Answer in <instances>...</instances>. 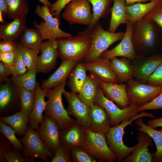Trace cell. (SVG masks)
<instances>
[{
	"label": "cell",
	"mask_w": 162,
	"mask_h": 162,
	"mask_svg": "<svg viewBox=\"0 0 162 162\" xmlns=\"http://www.w3.org/2000/svg\"><path fill=\"white\" fill-rule=\"evenodd\" d=\"M132 38L137 56L160 54L162 48V31L152 20L142 17L137 20L134 25Z\"/></svg>",
	"instance_id": "obj_1"
},
{
	"label": "cell",
	"mask_w": 162,
	"mask_h": 162,
	"mask_svg": "<svg viewBox=\"0 0 162 162\" xmlns=\"http://www.w3.org/2000/svg\"><path fill=\"white\" fill-rule=\"evenodd\" d=\"M58 57L63 60L81 61L89 51L92 42L91 29L88 27L78 32L75 36L56 38Z\"/></svg>",
	"instance_id": "obj_2"
},
{
	"label": "cell",
	"mask_w": 162,
	"mask_h": 162,
	"mask_svg": "<svg viewBox=\"0 0 162 162\" xmlns=\"http://www.w3.org/2000/svg\"><path fill=\"white\" fill-rule=\"evenodd\" d=\"M68 79L46 92L47 100L45 114L54 119L57 122L60 130L71 126L75 122L69 116L64 108L62 100V96L65 90Z\"/></svg>",
	"instance_id": "obj_3"
},
{
	"label": "cell",
	"mask_w": 162,
	"mask_h": 162,
	"mask_svg": "<svg viewBox=\"0 0 162 162\" xmlns=\"http://www.w3.org/2000/svg\"><path fill=\"white\" fill-rule=\"evenodd\" d=\"M90 28L92 42L90 49L82 60L84 63L95 62L101 58L102 53L112 44L122 39L125 32L112 33L105 30L98 22Z\"/></svg>",
	"instance_id": "obj_4"
},
{
	"label": "cell",
	"mask_w": 162,
	"mask_h": 162,
	"mask_svg": "<svg viewBox=\"0 0 162 162\" xmlns=\"http://www.w3.org/2000/svg\"><path fill=\"white\" fill-rule=\"evenodd\" d=\"M144 117L156 118L152 114L142 111L132 119L124 121L116 126L111 127L105 134L107 143L111 150L116 155L117 161L123 162L136 147V145L132 147H128L124 143L123 137L124 133V129L128 125H131L134 120Z\"/></svg>",
	"instance_id": "obj_5"
},
{
	"label": "cell",
	"mask_w": 162,
	"mask_h": 162,
	"mask_svg": "<svg viewBox=\"0 0 162 162\" xmlns=\"http://www.w3.org/2000/svg\"><path fill=\"white\" fill-rule=\"evenodd\" d=\"M21 141L23 146L22 156L29 160L34 162L36 158L44 162L50 161L54 155L44 144L38 132L28 125L26 132Z\"/></svg>",
	"instance_id": "obj_6"
},
{
	"label": "cell",
	"mask_w": 162,
	"mask_h": 162,
	"mask_svg": "<svg viewBox=\"0 0 162 162\" xmlns=\"http://www.w3.org/2000/svg\"><path fill=\"white\" fill-rule=\"evenodd\" d=\"M106 140L105 134L94 132L89 128L86 130L82 146L88 154L99 162L117 161L116 157L109 147Z\"/></svg>",
	"instance_id": "obj_7"
},
{
	"label": "cell",
	"mask_w": 162,
	"mask_h": 162,
	"mask_svg": "<svg viewBox=\"0 0 162 162\" xmlns=\"http://www.w3.org/2000/svg\"><path fill=\"white\" fill-rule=\"evenodd\" d=\"M35 12L44 20V21H41L39 23L36 21L33 23L35 28L40 34L43 40H52L60 38H68L73 36L60 28L61 22L59 18L53 17L50 12L49 8L47 6L38 5L36 8Z\"/></svg>",
	"instance_id": "obj_8"
},
{
	"label": "cell",
	"mask_w": 162,
	"mask_h": 162,
	"mask_svg": "<svg viewBox=\"0 0 162 162\" xmlns=\"http://www.w3.org/2000/svg\"><path fill=\"white\" fill-rule=\"evenodd\" d=\"M94 104L104 108L107 112L110 119L111 127L119 125L126 120H130L139 113L138 106L131 104L126 108L122 109L104 95L100 86L95 97Z\"/></svg>",
	"instance_id": "obj_9"
},
{
	"label": "cell",
	"mask_w": 162,
	"mask_h": 162,
	"mask_svg": "<svg viewBox=\"0 0 162 162\" xmlns=\"http://www.w3.org/2000/svg\"><path fill=\"white\" fill-rule=\"evenodd\" d=\"M126 82L127 94L130 104L138 106L150 102L162 92V87L141 83L133 79Z\"/></svg>",
	"instance_id": "obj_10"
},
{
	"label": "cell",
	"mask_w": 162,
	"mask_h": 162,
	"mask_svg": "<svg viewBox=\"0 0 162 162\" xmlns=\"http://www.w3.org/2000/svg\"><path fill=\"white\" fill-rule=\"evenodd\" d=\"M91 9L87 0H73L66 6L62 16L71 25L78 24L89 27L93 19Z\"/></svg>",
	"instance_id": "obj_11"
},
{
	"label": "cell",
	"mask_w": 162,
	"mask_h": 162,
	"mask_svg": "<svg viewBox=\"0 0 162 162\" xmlns=\"http://www.w3.org/2000/svg\"><path fill=\"white\" fill-rule=\"evenodd\" d=\"M21 111L19 87L8 78L0 83V112L1 116H8Z\"/></svg>",
	"instance_id": "obj_12"
},
{
	"label": "cell",
	"mask_w": 162,
	"mask_h": 162,
	"mask_svg": "<svg viewBox=\"0 0 162 162\" xmlns=\"http://www.w3.org/2000/svg\"><path fill=\"white\" fill-rule=\"evenodd\" d=\"M162 62V54L142 56H137L131 61L133 77L138 82L148 84L151 76Z\"/></svg>",
	"instance_id": "obj_13"
},
{
	"label": "cell",
	"mask_w": 162,
	"mask_h": 162,
	"mask_svg": "<svg viewBox=\"0 0 162 162\" xmlns=\"http://www.w3.org/2000/svg\"><path fill=\"white\" fill-rule=\"evenodd\" d=\"M60 130L54 119L45 114L43 115L38 132L45 145L54 155L60 144Z\"/></svg>",
	"instance_id": "obj_14"
},
{
	"label": "cell",
	"mask_w": 162,
	"mask_h": 162,
	"mask_svg": "<svg viewBox=\"0 0 162 162\" xmlns=\"http://www.w3.org/2000/svg\"><path fill=\"white\" fill-rule=\"evenodd\" d=\"M124 35L120 42L110 50H106L102 54L101 58L106 60L118 56L126 57L131 61L137 55L135 50L132 38L134 25L128 22Z\"/></svg>",
	"instance_id": "obj_15"
},
{
	"label": "cell",
	"mask_w": 162,
	"mask_h": 162,
	"mask_svg": "<svg viewBox=\"0 0 162 162\" xmlns=\"http://www.w3.org/2000/svg\"><path fill=\"white\" fill-rule=\"evenodd\" d=\"M36 69L39 73H48L55 68L58 57L56 39L42 42Z\"/></svg>",
	"instance_id": "obj_16"
},
{
	"label": "cell",
	"mask_w": 162,
	"mask_h": 162,
	"mask_svg": "<svg viewBox=\"0 0 162 162\" xmlns=\"http://www.w3.org/2000/svg\"><path fill=\"white\" fill-rule=\"evenodd\" d=\"M63 94L68 104L67 109L68 114L75 117L76 120L86 129L90 128L89 113L90 107L80 100L76 93L65 90Z\"/></svg>",
	"instance_id": "obj_17"
},
{
	"label": "cell",
	"mask_w": 162,
	"mask_h": 162,
	"mask_svg": "<svg viewBox=\"0 0 162 162\" xmlns=\"http://www.w3.org/2000/svg\"><path fill=\"white\" fill-rule=\"evenodd\" d=\"M138 143L133 152L123 161L124 162H153V154L148 147L153 145V140L147 133L139 131L136 137Z\"/></svg>",
	"instance_id": "obj_18"
},
{
	"label": "cell",
	"mask_w": 162,
	"mask_h": 162,
	"mask_svg": "<svg viewBox=\"0 0 162 162\" xmlns=\"http://www.w3.org/2000/svg\"><path fill=\"white\" fill-rule=\"evenodd\" d=\"M104 95L122 109L130 105L126 92V82L118 84L104 82L96 77Z\"/></svg>",
	"instance_id": "obj_19"
},
{
	"label": "cell",
	"mask_w": 162,
	"mask_h": 162,
	"mask_svg": "<svg viewBox=\"0 0 162 162\" xmlns=\"http://www.w3.org/2000/svg\"><path fill=\"white\" fill-rule=\"evenodd\" d=\"M86 130L76 120L73 124L60 131V143L69 150L82 146L84 142Z\"/></svg>",
	"instance_id": "obj_20"
},
{
	"label": "cell",
	"mask_w": 162,
	"mask_h": 162,
	"mask_svg": "<svg viewBox=\"0 0 162 162\" xmlns=\"http://www.w3.org/2000/svg\"><path fill=\"white\" fill-rule=\"evenodd\" d=\"M84 63L86 70L101 81L115 84L118 82V78L110 67V60L101 58L95 62Z\"/></svg>",
	"instance_id": "obj_21"
},
{
	"label": "cell",
	"mask_w": 162,
	"mask_h": 162,
	"mask_svg": "<svg viewBox=\"0 0 162 162\" xmlns=\"http://www.w3.org/2000/svg\"><path fill=\"white\" fill-rule=\"evenodd\" d=\"M89 116L92 131L105 134L111 127L109 116L103 107L94 104L90 107Z\"/></svg>",
	"instance_id": "obj_22"
},
{
	"label": "cell",
	"mask_w": 162,
	"mask_h": 162,
	"mask_svg": "<svg viewBox=\"0 0 162 162\" xmlns=\"http://www.w3.org/2000/svg\"><path fill=\"white\" fill-rule=\"evenodd\" d=\"M80 61L63 60L57 69L47 79L43 80L40 87L42 89H51L67 79L72 70Z\"/></svg>",
	"instance_id": "obj_23"
},
{
	"label": "cell",
	"mask_w": 162,
	"mask_h": 162,
	"mask_svg": "<svg viewBox=\"0 0 162 162\" xmlns=\"http://www.w3.org/2000/svg\"><path fill=\"white\" fill-rule=\"evenodd\" d=\"M48 89H42L37 82L35 93V101L32 112L29 117L30 126L38 131L39 124L42 120L44 111L46 109L47 101H45L46 92Z\"/></svg>",
	"instance_id": "obj_24"
},
{
	"label": "cell",
	"mask_w": 162,
	"mask_h": 162,
	"mask_svg": "<svg viewBox=\"0 0 162 162\" xmlns=\"http://www.w3.org/2000/svg\"><path fill=\"white\" fill-rule=\"evenodd\" d=\"M25 18L14 19L9 22H3L0 25V39L17 42L26 27Z\"/></svg>",
	"instance_id": "obj_25"
},
{
	"label": "cell",
	"mask_w": 162,
	"mask_h": 162,
	"mask_svg": "<svg viewBox=\"0 0 162 162\" xmlns=\"http://www.w3.org/2000/svg\"><path fill=\"white\" fill-rule=\"evenodd\" d=\"M111 67L118 78L119 84L133 79V69L131 61L125 57H117L110 60Z\"/></svg>",
	"instance_id": "obj_26"
},
{
	"label": "cell",
	"mask_w": 162,
	"mask_h": 162,
	"mask_svg": "<svg viewBox=\"0 0 162 162\" xmlns=\"http://www.w3.org/2000/svg\"><path fill=\"white\" fill-rule=\"evenodd\" d=\"M142 117L138 118L135 122L136 125L138 126L137 130L147 133L152 138L154 142L156 151L152 153L153 162H162V129L157 130L150 127L143 122Z\"/></svg>",
	"instance_id": "obj_27"
},
{
	"label": "cell",
	"mask_w": 162,
	"mask_h": 162,
	"mask_svg": "<svg viewBox=\"0 0 162 162\" xmlns=\"http://www.w3.org/2000/svg\"><path fill=\"white\" fill-rule=\"evenodd\" d=\"M113 4L110 8L111 15L108 31L115 33L118 26L128 22L124 0H113Z\"/></svg>",
	"instance_id": "obj_28"
},
{
	"label": "cell",
	"mask_w": 162,
	"mask_h": 162,
	"mask_svg": "<svg viewBox=\"0 0 162 162\" xmlns=\"http://www.w3.org/2000/svg\"><path fill=\"white\" fill-rule=\"evenodd\" d=\"M86 71L84 63L81 61L79 62L74 68L66 84L71 92L76 93L80 92L88 76Z\"/></svg>",
	"instance_id": "obj_29"
},
{
	"label": "cell",
	"mask_w": 162,
	"mask_h": 162,
	"mask_svg": "<svg viewBox=\"0 0 162 162\" xmlns=\"http://www.w3.org/2000/svg\"><path fill=\"white\" fill-rule=\"evenodd\" d=\"M100 85L96 77L92 74L87 79L78 94L80 100L90 107L94 104V101Z\"/></svg>",
	"instance_id": "obj_30"
},
{
	"label": "cell",
	"mask_w": 162,
	"mask_h": 162,
	"mask_svg": "<svg viewBox=\"0 0 162 162\" xmlns=\"http://www.w3.org/2000/svg\"><path fill=\"white\" fill-rule=\"evenodd\" d=\"M0 120L12 127L17 135L23 136L28 128L29 118L20 111L13 115L1 116Z\"/></svg>",
	"instance_id": "obj_31"
},
{
	"label": "cell",
	"mask_w": 162,
	"mask_h": 162,
	"mask_svg": "<svg viewBox=\"0 0 162 162\" xmlns=\"http://www.w3.org/2000/svg\"><path fill=\"white\" fill-rule=\"evenodd\" d=\"M160 1H152L146 4L138 2L130 5L126 6L128 22L134 25L137 20L143 17L154 8Z\"/></svg>",
	"instance_id": "obj_32"
},
{
	"label": "cell",
	"mask_w": 162,
	"mask_h": 162,
	"mask_svg": "<svg viewBox=\"0 0 162 162\" xmlns=\"http://www.w3.org/2000/svg\"><path fill=\"white\" fill-rule=\"evenodd\" d=\"M43 39L38 30L35 28H27L20 37V43L23 46L39 51Z\"/></svg>",
	"instance_id": "obj_33"
},
{
	"label": "cell",
	"mask_w": 162,
	"mask_h": 162,
	"mask_svg": "<svg viewBox=\"0 0 162 162\" xmlns=\"http://www.w3.org/2000/svg\"><path fill=\"white\" fill-rule=\"evenodd\" d=\"M6 1L8 18L14 19L26 18L29 12L28 0H6Z\"/></svg>",
	"instance_id": "obj_34"
},
{
	"label": "cell",
	"mask_w": 162,
	"mask_h": 162,
	"mask_svg": "<svg viewBox=\"0 0 162 162\" xmlns=\"http://www.w3.org/2000/svg\"><path fill=\"white\" fill-rule=\"evenodd\" d=\"M38 71L36 68L27 70L24 74L18 75H12L13 82L18 87H22L30 91H34L37 82L36 75Z\"/></svg>",
	"instance_id": "obj_35"
},
{
	"label": "cell",
	"mask_w": 162,
	"mask_h": 162,
	"mask_svg": "<svg viewBox=\"0 0 162 162\" xmlns=\"http://www.w3.org/2000/svg\"><path fill=\"white\" fill-rule=\"evenodd\" d=\"M92 5L93 19L92 26L102 18L106 17L110 12V5L113 0H87ZM90 27V26H89Z\"/></svg>",
	"instance_id": "obj_36"
},
{
	"label": "cell",
	"mask_w": 162,
	"mask_h": 162,
	"mask_svg": "<svg viewBox=\"0 0 162 162\" xmlns=\"http://www.w3.org/2000/svg\"><path fill=\"white\" fill-rule=\"evenodd\" d=\"M19 94L21 106L20 111L29 117L34 105L35 92L23 87H19Z\"/></svg>",
	"instance_id": "obj_37"
},
{
	"label": "cell",
	"mask_w": 162,
	"mask_h": 162,
	"mask_svg": "<svg viewBox=\"0 0 162 162\" xmlns=\"http://www.w3.org/2000/svg\"><path fill=\"white\" fill-rule=\"evenodd\" d=\"M0 131L2 135L8 139L14 148L20 152L22 151L23 147L20 140L16 136L15 130L11 127L6 125L0 120Z\"/></svg>",
	"instance_id": "obj_38"
},
{
	"label": "cell",
	"mask_w": 162,
	"mask_h": 162,
	"mask_svg": "<svg viewBox=\"0 0 162 162\" xmlns=\"http://www.w3.org/2000/svg\"><path fill=\"white\" fill-rule=\"evenodd\" d=\"M39 51L23 46L22 50V58L27 70L36 68Z\"/></svg>",
	"instance_id": "obj_39"
},
{
	"label": "cell",
	"mask_w": 162,
	"mask_h": 162,
	"mask_svg": "<svg viewBox=\"0 0 162 162\" xmlns=\"http://www.w3.org/2000/svg\"><path fill=\"white\" fill-rule=\"evenodd\" d=\"M70 151L72 162H96V160L88 154L82 146L75 147Z\"/></svg>",
	"instance_id": "obj_40"
},
{
	"label": "cell",
	"mask_w": 162,
	"mask_h": 162,
	"mask_svg": "<svg viewBox=\"0 0 162 162\" xmlns=\"http://www.w3.org/2000/svg\"><path fill=\"white\" fill-rule=\"evenodd\" d=\"M23 46L20 43L16 51L17 59L14 66L11 68L12 75H18L22 74L27 70V69L23 62L22 58V50Z\"/></svg>",
	"instance_id": "obj_41"
},
{
	"label": "cell",
	"mask_w": 162,
	"mask_h": 162,
	"mask_svg": "<svg viewBox=\"0 0 162 162\" xmlns=\"http://www.w3.org/2000/svg\"><path fill=\"white\" fill-rule=\"evenodd\" d=\"M143 17L154 21L162 31V1L158 3Z\"/></svg>",
	"instance_id": "obj_42"
},
{
	"label": "cell",
	"mask_w": 162,
	"mask_h": 162,
	"mask_svg": "<svg viewBox=\"0 0 162 162\" xmlns=\"http://www.w3.org/2000/svg\"><path fill=\"white\" fill-rule=\"evenodd\" d=\"M51 162H71L70 151L64 146L60 144Z\"/></svg>",
	"instance_id": "obj_43"
},
{
	"label": "cell",
	"mask_w": 162,
	"mask_h": 162,
	"mask_svg": "<svg viewBox=\"0 0 162 162\" xmlns=\"http://www.w3.org/2000/svg\"><path fill=\"white\" fill-rule=\"evenodd\" d=\"M162 109V92L158 94L150 102L138 107V112L146 110H153Z\"/></svg>",
	"instance_id": "obj_44"
},
{
	"label": "cell",
	"mask_w": 162,
	"mask_h": 162,
	"mask_svg": "<svg viewBox=\"0 0 162 162\" xmlns=\"http://www.w3.org/2000/svg\"><path fill=\"white\" fill-rule=\"evenodd\" d=\"M4 158L7 162H29L14 148L4 154Z\"/></svg>",
	"instance_id": "obj_45"
},
{
	"label": "cell",
	"mask_w": 162,
	"mask_h": 162,
	"mask_svg": "<svg viewBox=\"0 0 162 162\" xmlns=\"http://www.w3.org/2000/svg\"><path fill=\"white\" fill-rule=\"evenodd\" d=\"M73 0H57L49 8L50 12L53 16L59 17L62 11L66 5Z\"/></svg>",
	"instance_id": "obj_46"
},
{
	"label": "cell",
	"mask_w": 162,
	"mask_h": 162,
	"mask_svg": "<svg viewBox=\"0 0 162 162\" xmlns=\"http://www.w3.org/2000/svg\"><path fill=\"white\" fill-rule=\"evenodd\" d=\"M148 84L154 86L162 87V62L150 76Z\"/></svg>",
	"instance_id": "obj_47"
},
{
	"label": "cell",
	"mask_w": 162,
	"mask_h": 162,
	"mask_svg": "<svg viewBox=\"0 0 162 162\" xmlns=\"http://www.w3.org/2000/svg\"><path fill=\"white\" fill-rule=\"evenodd\" d=\"M17 59L16 52H0V61L6 66L11 68L16 63Z\"/></svg>",
	"instance_id": "obj_48"
},
{
	"label": "cell",
	"mask_w": 162,
	"mask_h": 162,
	"mask_svg": "<svg viewBox=\"0 0 162 162\" xmlns=\"http://www.w3.org/2000/svg\"><path fill=\"white\" fill-rule=\"evenodd\" d=\"M9 141L2 135L0 136V162H6L4 154L11 149V145Z\"/></svg>",
	"instance_id": "obj_49"
},
{
	"label": "cell",
	"mask_w": 162,
	"mask_h": 162,
	"mask_svg": "<svg viewBox=\"0 0 162 162\" xmlns=\"http://www.w3.org/2000/svg\"><path fill=\"white\" fill-rule=\"evenodd\" d=\"M18 43L7 40H0V52H15Z\"/></svg>",
	"instance_id": "obj_50"
},
{
	"label": "cell",
	"mask_w": 162,
	"mask_h": 162,
	"mask_svg": "<svg viewBox=\"0 0 162 162\" xmlns=\"http://www.w3.org/2000/svg\"><path fill=\"white\" fill-rule=\"evenodd\" d=\"M12 74L10 68L5 66L1 62H0V83L6 80L9 76Z\"/></svg>",
	"instance_id": "obj_51"
},
{
	"label": "cell",
	"mask_w": 162,
	"mask_h": 162,
	"mask_svg": "<svg viewBox=\"0 0 162 162\" xmlns=\"http://www.w3.org/2000/svg\"><path fill=\"white\" fill-rule=\"evenodd\" d=\"M147 125L150 127L154 129L159 127H162V117L159 118H156L148 120Z\"/></svg>",
	"instance_id": "obj_52"
},
{
	"label": "cell",
	"mask_w": 162,
	"mask_h": 162,
	"mask_svg": "<svg viewBox=\"0 0 162 162\" xmlns=\"http://www.w3.org/2000/svg\"><path fill=\"white\" fill-rule=\"evenodd\" d=\"M0 12L3 17L7 16L8 7L6 0H0Z\"/></svg>",
	"instance_id": "obj_53"
},
{
	"label": "cell",
	"mask_w": 162,
	"mask_h": 162,
	"mask_svg": "<svg viewBox=\"0 0 162 162\" xmlns=\"http://www.w3.org/2000/svg\"><path fill=\"white\" fill-rule=\"evenodd\" d=\"M126 2V6H129L135 4L136 2H145L147 1L153 0H159L162 1V0H124Z\"/></svg>",
	"instance_id": "obj_54"
},
{
	"label": "cell",
	"mask_w": 162,
	"mask_h": 162,
	"mask_svg": "<svg viewBox=\"0 0 162 162\" xmlns=\"http://www.w3.org/2000/svg\"><path fill=\"white\" fill-rule=\"evenodd\" d=\"M44 5L47 6L49 8L51 6L52 3H51L48 0H38Z\"/></svg>",
	"instance_id": "obj_55"
},
{
	"label": "cell",
	"mask_w": 162,
	"mask_h": 162,
	"mask_svg": "<svg viewBox=\"0 0 162 162\" xmlns=\"http://www.w3.org/2000/svg\"><path fill=\"white\" fill-rule=\"evenodd\" d=\"M2 17L3 16L2 15V13L1 12H0V21L2 23L4 22V20H3V19L2 18Z\"/></svg>",
	"instance_id": "obj_56"
}]
</instances>
